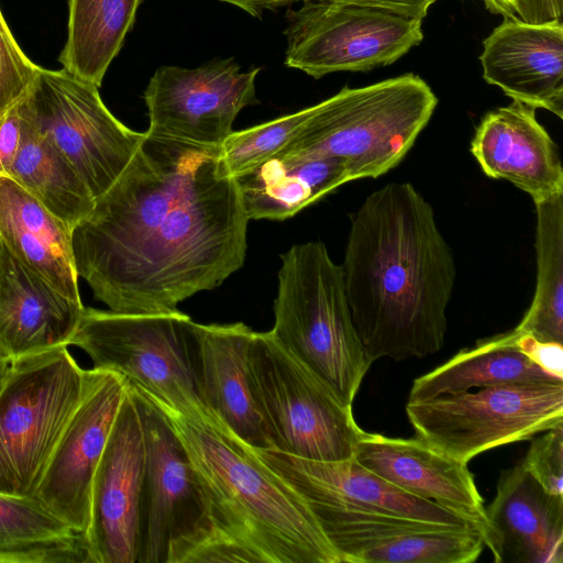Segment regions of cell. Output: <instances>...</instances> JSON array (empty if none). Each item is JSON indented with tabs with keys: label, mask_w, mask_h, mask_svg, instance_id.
Returning a JSON list of instances; mask_svg holds the SVG:
<instances>
[{
	"label": "cell",
	"mask_w": 563,
	"mask_h": 563,
	"mask_svg": "<svg viewBox=\"0 0 563 563\" xmlns=\"http://www.w3.org/2000/svg\"><path fill=\"white\" fill-rule=\"evenodd\" d=\"M250 219L219 147L150 135L71 232L77 274L110 310H178L240 269Z\"/></svg>",
	"instance_id": "6da1fadb"
},
{
	"label": "cell",
	"mask_w": 563,
	"mask_h": 563,
	"mask_svg": "<svg viewBox=\"0 0 563 563\" xmlns=\"http://www.w3.org/2000/svg\"><path fill=\"white\" fill-rule=\"evenodd\" d=\"M340 266L354 327L373 362L443 347L456 265L432 206L413 185L389 183L363 200L350 217Z\"/></svg>",
	"instance_id": "7a4b0ae2"
},
{
	"label": "cell",
	"mask_w": 563,
	"mask_h": 563,
	"mask_svg": "<svg viewBox=\"0 0 563 563\" xmlns=\"http://www.w3.org/2000/svg\"><path fill=\"white\" fill-rule=\"evenodd\" d=\"M150 398L185 446L203 499L199 528L167 563H342L303 498L213 411Z\"/></svg>",
	"instance_id": "3957f363"
},
{
	"label": "cell",
	"mask_w": 563,
	"mask_h": 563,
	"mask_svg": "<svg viewBox=\"0 0 563 563\" xmlns=\"http://www.w3.org/2000/svg\"><path fill=\"white\" fill-rule=\"evenodd\" d=\"M437 104L431 87L413 74L344 87L311 106L299 134L276 155L335 158L351 181L375 179L405 158Z\"/></svg>",
	"instance_id": "277c9868"
},
{
	"label": "cell",
	"mask_w": 563,
	"mask_h": 563,
	"mask_svg": "<svg viewBox=\"0 0 563 563\" xmlns=\"http://www.w3.org/2000/svg\"><path fill=\"white\" fill-rule=\"evenodd\" d=\"M280 258L271 331L352 406L373 361L354 327L341 266L319 241L292 245Z\"/></svg>",
	"instance_id": "5b68a950"
},
{
	"label": "cell",
	"mask_w": 563,
	"mask_h": 563,
	"mask_svg": "<svg viewBox=\"0 0 563 563\" xmlns=\"http://www.w3.org/2000/svg\"><path fill=\"white\" fill-rule=\"evenodd\" d=\"M69 345L84 350L93 368L120 374L173 409L207 407L196 322L179 310L123 313L85 308Z\"/></svg>",
	"instance_id": "8992f818"
},
{
	"label": "cell",
	"mask_w": 563,
	"mask_h": 563,
	"mask_svg": "<svg viewBox=\"0 0 563 563\" xmlns=\"http://www.w3.org/2000/svg\"><path fill=\"white\" fill-rule=\"evenodd\" d=\"M252 389L272 449L313 461L354 456L362 432L352 406L275 339L253 331Z\"/></svg>",
	"instance_id": "52a82bcc"
},
{
	"label": "cell",
	"mask_w": 563,
	"mask_h": 563,
	"mask_svg": "<svg viewBox=\"0 0 563 563\" xmlns=\"http://www.w3.org/2000/svg\"><path fill=\"white\" fill-rule=\"evenodd\" d=\"M67 346L10 363L0 391V493L32 497L85 389Z\"/></svg>",
	"instance_id": "ba28073f"
},
{
	"label": "cell",
	"mask_w": 563,
	"mask_h": 563,
	"mask_svg": "<svg viewBox=\"0 0 563 563\" xmlns=\"http://www.w3.org/2000/svg\"><path fill=\"white\" fill-rule=\"evenodd\" d=\"M415 437L464 463L563 424V382L482 387L408 401Z\"/></svg>",
	"instance_id": "9c48e42d"
},
{
	"label": "cell",
	"mask_w": 563,
	"mask_h": 563,
	"mask_svg": "<svg viewBox=\"0 0 563 563\" xmlns=\"http://www.w3.org/2000/svg\"><path fill=\"white\" fill-rule=\"evenodd\" d=\"M98 88L64 68H41L30 89L35 130L73 166L95 200L115 183L145 137L109 111Z\"/></svg>",
	"instance_id": "30bf717a"
},
{
	"label": "cell",
	"mask_w": 563,
	"mask_h": 563,
	"mask_svg": "<svg viewBox=\"0 0 563 563\" xmlns=\"http://www.w3.org/2000/svg\"><path fill=\"white\" fill-rule=\"evenodd\" d=\"M287 18L285 65L313 78L390 65L423 40L422 21L373 7L308 0Z\"/></svg>",
	"instance_id": "8fae6325"
},
{
	"label": "cell",
	"mask_w": 563,
	"mask_h": 563,
	"mask_svg": "<svg viewBox=\"0 0 563 563\" xmlns=\"http://www.w3.org/2000/svg\"><path fill=\"white\" fill-rule=\"evenodd\" d=\"M233 58H217L197 68L162 66L152 76L144 100L147 134L188 144L220 147L233 132L239 112L258 103L255 77Z\"/></svg>",
	"instance_id": "7c38bea8"
},
{
	"label": "cell",
	"mask_w": 563,
	"mask_h": 563,
	"mask_svg": "<svg viewBox=\"0 0 563 563\" xmlns=\"http://www.w3.org/2000/svg\"><path fill=\"white\" fill-rule=\"evenodd\" d=\"M144 495V432L128 384L91 484L85 533L90 563H139Z\"/></svg>",
	"instance_id": "4fadbf2b"
},
{
	"label": "cell",
	"mask_w": 563,
	"mask_h": 563,
	"mask_svg": "<svg viewBox=\"0 0 563 563\" xmlns=\"http://www.w3.org/2000/svg\"><path fill=\"white\" fill-rule=\"evenodd\" d=\"M342 563H472L484 545L472 526H448L352 506L307 504Z\"/></svg>",
	"instance_id": "5bb4252c"
},
{
	"label": "cell",
	"mask_w": 563,
	"mask_h": 563,
	"mask_svg": "<svg viewBox=\"0 0 563 563\" xmlns=\"http://www.w3.org/2000/svg\"><path fill=\"white\" fill-rule=\"evenodd\" d=\"M126 389L118 373L86 369L82 397L32 496L75 532L88 528L93 475Z\"/></svg>",
	"instance_id": "9a60e30c"
},
{
	"label": "cell",
	"mask_w": 563,
	"mask_h": 563,
	"mask_svg": "<svg viewBox=\"0 0 563 563\" xmlns=\"http://www.w3.org/2000/svg\"><path fill=\"white\" fill-rule=\"evenodd\" d=\"M128 384L140 411L145 445L139 563H167L170 552L200 526L201 488L186 449L164 412L143 390Z\"/></svg>",
	"instance_id": "2e32d148"
},
{
	"label": "cell",
	"mask_w": 563,
	"mask_h": 563,
	"mask_svg": "<svg viewBox=\"0 0 563 563\" xmlns=\"http://www.w3.org/2000/svg\"><path fill=\"white\" fill-rule=\"evenodd\" d=\"M354 457L400 489L459 515L481 533L485 547L488 543L490 527L484 500L467 463L417 437L391 438L366 431L357 440Z\"/></svg>",
	"instance_id": "e0dca14e"
},
{
	"label": "cell",
	"mask_w": 563,
	"mask_h": 563,
	"mask_svg": "<svg viewBox=\"0 0 563 563\" xmlns=\"http://www.w3.org/2000/svg\"><path fill=\"white\" fill-rule=\"evenodd\" d=\"M255 451L306 504L352 506L440 525L471 526L444 507L393 485L354 456L340 461H313L276 450Z\"/></svg>",
	"instance_id": "ac0fdd59"
},
{
	"label": "cell",
	"mask_w": 563,
	"mask_h": 563,
	"mask_svg": "<svg viewBox=\"0 0 563 563\" xmlns=\"http://www.w3.org/2000/svg\"><path fill=\"white\" fill-rule=\"evenodd\" d=\"M536 108L512 100L479 121L470 151L486 176L512 184L533 203L563 194L558 144L536 117Z\"/></svg>",
	"instance_id": "d6986e66"
},
{
	"label": "cell",
	"mask_w": 563,
	"mask_h": 563,
	"mask_svg": "<svg viewBox=\"0 0 563 563\" xmlns=\"http://www.w3.org/2000/svg\"><path fill=\"white\" fill-rule=\"evenodd\" d=\"M483 78L512 100L563 118V22L505 16L483 42Z\"/></svg>",
	"instance_id": "ffe728a7"
},
{
	"label": "cell",
	"mask_w": 563,
	"mask_h": 563,
	"mask_svg": "<svg viewBox=\"0 0 563 563\" xmlns=\"http://www.w3.org/2000/svg\"><path fill=\"white\" fill-rule=\"evenodd\" d=\"M485 511L496 563H563V496L547 492L522 460L501 472Z\"/></svg>",
	"instance_id": "44dd1931"
},
{
	"label": "cell",
	"mask_w": 563,
	"mask_h": 563,
	"mask_svg": "<svg viewBox=\"0 0 563 563\" xmlns=\"http://www.w3.org/2000/svg\"><path fill=\"white\" fill-rule=\"evenodd\" d=\"M84 310L0 243V356L11 363L68 346Z\"/></svg>",
	"instance_id": "7402d4cb"
},
{
	"label": "cell",
	"mask_w": 563,
	"mask_h": 563,
	"mask_svg": "<svg viewBox=\"0 0 563 563\" xmlns=\"http://www.w3.org/2000/svg\"><path fill=\"white\" fill-rule=\"evenodd\" d=\"M199 380L205 405L243 442L271 450L250 374L253 330L242 322L196 323Z\"/></svg>",
	"instance_id": "603a6c76"
},
{
	"label": "cell",
	"mask_w": 563,
	"mask_h": 563,
	"mask_svg": "<svg viewBox=\"0 0 563 563\" xmlns=\"http://www.w3.org/2000/svg\"><path fill=\"white\" fill-rule=\"evenodd\" d=\"M73 229L8 176H0V240L63 295L81 301Z\"/></svg>",
	"instance_id": "cb8c5ba5"
},
{
	"label": "cell",
	"mask_w": 563,
	"mask_h": 563,
	"mask_svg": "<svg viewBox=\"0 0 563 563\" xmlns=\"http://www.w3.org/2000/svg\"><path fill=\"white\" fill-rule=\"evenodd\" d=\"M249 219L285 220L351 181L335 158L274 155L235 177Z\"/></svg>",
	"instance_id": "d4e9b609"
},
{
	"label": "cell",
	"mask_w": 563,
	"mask_h": 563,
	"mask_svg": "<svg viewBox=\"0 0 563 563\" xmlns=\"http://www.w3.org/2000/svg\"><path fill=\"white\" fill-rule=\"evenodd\" d=\"M515 329L478 340L412 383L408 401L482 387L563 382L532 363L516 344Z\"/></svg>",
	"instance_id": "484cf974"
},
{
	"label": "cell",
	"mask_w": 563,
	"mask_h": 563,
	"mask_svg": "<svg viewBox=\"0 0 563 563\" xmlns=\"http://www.w3.org/2000/svg\"><path fill=\"white\" fill-rule=\"evenodd\" d=\"M30 89L21 99L22 139L8 177L74 229L91 212L96 200L73 166L35 130Z\"/></svg>",
	"instance_id": "4316f807"
},
{
	"label": "cell",
	"mask_w": 563,
	"mask_h": 563,
	"mask_svg": "<svg viewBox=\"0 0 563 563\" xmlns=\"http://www.w3.org/2000/svg\"><path fill=\"white\" fill-rule=\"evenodd\" d=\"M140 0H68L67 40L58 62L100 87L132 27Z\"/></svg>",
	"instance_id": "83f0119b"
},
{
	"label": "cell",
	"mask_w": 563,
	"mask_h": 563,
	"mask_svg": "<svg viewBox=\"0 0 563 563\" xmlns=\"http://www.w3.org/2000/svg\"><path fill=\"white\" fill-rule=\"evenodd\" d=\"M0 563H90L86 537L32 497L0 493Z\"/></svg>",
	"instance_id": "f1b7e54d"
},
{
	"label": "cell",
	"mask_w": 563,
	"mask_h": 563,
	"mask_svg": "<svg viewBox=\"0 0 563 563\" xmlns=\"http://www.w3.org/2000/svg\"><path fill=\"white\" fill-rule=\"evenodd\" d=\"M536 287L515 328L539 341L563 344V194L534 202Z\"/></svg>",
	"instance_id": "f546056e"
},
{
	"label": "cell",
	"mask_w": 563,
	"mask_h": 563,
	"mask_svg": "<svg viewBox=\"0 0 563 563\" xmlns=\"http://www.w3.org/2000/svg\"><path fill=\"white\" fill-rule=\"evenodd\" d=\"M311 111L312 107H308L242 131H233L219 147L224 173L231 177L241 176L282 152L299 134Z\"/></svg>",
	"instance_id": "4dcf8cb0"
},
{
	"label": "cell",
	"mask_w": 563,
	"mask_h": 563,
	"mask_svg": "<svg viewBox=\"0 0 563 563\" xmlns=\"http://www.w3.org/2000/svg\"><path fill=\"white\" fill-rule=\"evenodd\" d=\"M41 68L21 49L0 9V113L29 91Z\"/></svg>",
	"instance_id": "1f68e13d"
},
{
	"label": "cell",
	"mask_w": 563,
	"mask_h": 563,
	"mask_svg": "<svg viewBox=\"0 0 563 563\" xmlns=\"http://www.w3.org/2000/svg\"><path fill=\"white\" fill-rule=\"evenodd\" d=\"M522 462L547 492L563 496V424L536 439Z\"/></svg>",
	"instance_id": "d6a6232c"
},
{
	"label": "cell",
	"mask_w": 563,
	"mask_h": 563,
	"mask_svg": "<svg viewBox=\"0 0 563 563\" xmlns=\"http://www.w3.org/2000/svg\"><path fill=\"white\" fill-rule=\"evenodd\" d=\"M21 99L0 113V176H8L20 147L23 128Z\"/></svg>",
	"instance_id": "836d02e7"
},
{
	"label": "cell",
	"mask_w": 563,
	"mask_h": 563,
	"mask_svg": "<svg viewBox=\"0 0 563 563\" xmlns=\"http://www.w3.org/2000/svg\"><path fill=\"white\" fill-rule=\"evenodd\" d=\"M517 333L516 344L521 353L545 373L563 379V344L543 342L529 334Z\"/></svg>",
	"instance_id": "e575fe53"
},
{
	"label": "cell",
	"mask_w": 563,
	"mask_h": 563,
	"mask_svg": "<svg viewBox=\"0 0 563 563\" xmlns=\"http://www.w3.org/2000/svg\"><path fill=\"white\" fill-rule=\"evenodd\" d=\"M515 16L531 24L562 22L563 0H512Z\"/></svg>",
	"instance_id": "d590c367"
},
{
	"label": "cell",
	"mask_w": 563,
	"mask_h": 563,
	"mask_svg": "<svg viewBox=\"0 0 563 563\" xmlns=\"http://www.w3.org/2000/svg\"><path fill=\"white\" fill-rule=\"evenodd\" d=\"M233 4L252 16L258 18L262 15L264 10L275 9L282 5H286L296 1H308V0H220Z\"/></svg>",
	"instance_id": "8d00e7d4"
},
{
	"label": "cell",
	"mask_w": 563,
	"mask_h": 563,
	"mask_svg": "<svg viewBox=\"0 0 563 563\" xmlns=\"http://www.w3.org/2000/svg\"><path fill=\"white\" fill-rule=\"evenodd\" d=\"M486 8L504 16H515L512 0H484Z\"/></svg>",
	"instance_id": "74e56055"
},
{
	"label": "cell",
	"mask_w": 563,
	"mask_h": 563,
	"mask_svg": "<svg viewBox=\"0 0 563 563\" xmlns=\"http://www.w3.org/2000/svg\"><path fill=\"white\" fill-rule=\"evenodd\" d=\"M10 371V362L2 356H0V391L4 385L7 376Z\"/></svg>",
	"instance_id": "f35d334b"
},
{
	"label": "cell",
	"mask_w": 563,
	"mask_h": 563,
	"mask_svg": "<svg viewBox=\"0 0 563 563\" xmlns=\"http://www.w3.org/2000/svg\"><path fill=\"white\" fill-rule=\"evenodd\" d=\"M0 243H1V240H0Z\"/></svg>",
	"instance_id": "ab89813d"
}]
</instances>
